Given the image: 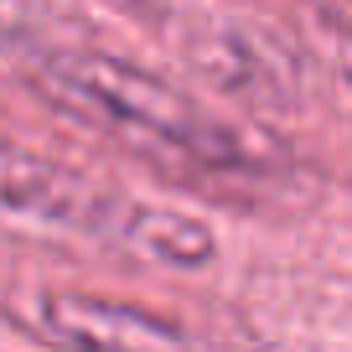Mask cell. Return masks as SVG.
I'll return each mask as SVG.
<instances>
[{
  "mask_svg": "<svg viewBox=\"0 0 352 352\" xmlns=\"http://www.w3.org/2000/svg\"><path fill=\"white\" fill-rule=\"evenodd\" d=\"M52 42V6L47 0H0V57H36Z\"/></svg>",
  "mask_w": 352,
  "mask_h": 352,
  "instance_id": "5",
  "label": "cell"
},
{
  "mask_svg": "<svg viewBox=\"0 0 352 352\" xmlns=\"http://www.w3.org/2000/svg\"><path fill=\"white\" fill-rule=\"evenodd\" d=\"M0 212L57 233H78L94 243H114V249L145 254L171 270H202L218 254L212 233L187 212L99 187L94 176L73 171V166L32 151H11V145H0Z\"/></svg>",
  "mask_w": 352,
  "mask_h": 352,
  "instance_id": "2",
  "label": "cell"
},
{
  "mask_svg": "<svg viewBox=\"0 0 352 352\" xmlns=\"http://www.w3.org/2000/svg\"><path fill=\"white\" fill-rule=\"evenodd\" d=\"M192 67L208 78L218 94L249 104V109H296L300 99V67L270 32L218 16L192 36Z\"/></svg>",
  "mask_w": 352,
  "mask_h": 352,
  "instance_id": "3",
  "label": "cell"
},
{
  "mask_svg": "<svg viewBox=\"0 0 352 352\" xmlns=\"http://www.w3.org/2000/svg\"><path fill=\"white\" fill-rule=\"evenodd\" d=\"M32 321L52 342H78V347H182L187 331L155 311L124 306V300L99 296H42L32 306Z\"/></svg>",
  "mask_w": 352,
  "mask_h": 352,
  "instance_id": "4",
  "label": "cell"
},
{
  "mask_svg": "<svg viewBox=\"0 0 352 352\" xmlns=\"http://www.w3.org/2000/svg\"><path fill=\"white\" fill-rule=\"evenodd\" d=\"M32 83L63 114L99 130L124 155L145 161L171 182H192L202 192H249L270 187L280 155L249 124L223 120L208 104H197L171 78L135 67L114 52L52 42L26 57Z\"/></svg>",
  "mask_w": 352,
  "mask_h": 352,
  "instance_id": "1",
  "label": "cell"
}]
</instances>
